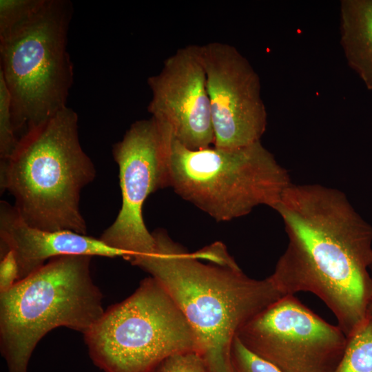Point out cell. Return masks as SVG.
<instances>
[{
	"label": "cell",
	"instance_id": "cell-1",
	"mask_svg": "<svg viewBox=\"0 0 372 372\" xmlns=\"http://www.w3.org/2000/svg\"><path fill=\"white\" fill-rule=\"evenodd\" d=\"M276 211L289 243L269 276L284 295L315 294L350 336L372 300V227L346 195L318 184H291Z\"/></svg>",
	"mask_w": 372,
	"mask_h": 372
},
{
	"label": "cell",
	"instance_id": "cell-2",
	"mask_svg": "<svg viewBox=\"0 0 372 372\" xmlns=\"http://www.w3.org/2000/svg\"><path fill=\"white\" fill-rule=\"evenodd\" d=\"M152 234L153 251L128 261L156 279L177 304L213 372H231L230 351L238 331L285 295L269 276L256 280L240 267L204 262L165 231Z\"/></svg>",
	"mask_w": 372,
	"mask_h": 372
},
{
	"label": "cell",
	"instance_id": "cell-3",
	"mask_svg": "<svg viewBox=\"0 0 372 372\" xmlns=\"http://www.w3.org/2000/svg\"><path fill=\"white\" fill-rule=\"evenodd\" d=\"M0 168L1 190L13 196L25 223L43 230L87 234L80 194L96 170L81 147L72 109L65 107L24 132Z\"/></svg>",
	"mask_w": 372,
	"mask_h": 372
},
{
	"label": "cell",
	"instance_id": "cell-4",
	"mask_svg": "<svg viewBox=\"0 0 372 372\" xmlns=\"http://www.w3.org/2000/svg\"><path fill=\"white\" fill-rule=\"evenodd\" d=\"M92 256L64 255L0 293V351L8 372H28L32 353L50 331L85 333L105 309L90 270Z\"/></svg>",
	"mask_w": 372,
	"mask_h": 372
},
{
	"label": "cell",
	"instance_id": "cell-5",
	"mask_svg": "<svg viewBox=\"0 0 372 372\" xmlns=\"http://www.w3.org/2000/svg\"><path fill=\"white\" fill-rule=\"evenodd\" d=\"M72 3L43 0L28 18L0 34V74L11 97L15 133L67 107L73 65L67 51Z\"/></svg>",
	"mask_w": 372,
	"mask_h": 372
},
{
	"label": "cell",
	"instance_id": "cell-6",
	"mask_svg": "<svg viewBox=\"0 0 372 372\" xmlns=\"http://www.w3.org/2000/svg\"><path fill=\"white\" fill-rule=\"evenodd\" d=\"M291 184L287 171L260 141L190 149L173 138L169 187L217 221L244 216L260 205L275 209Z\"/></svg>",
	"mask_w": 372,
	"mask_h": 372
},
{
	"label": "cell",
	"instance_id": "cell-7",
	"mask_svg": "<svg viewBox=\"0 0 372 372\" xmlns=\"http://www.w3.org/2000/svg\"><path fill=\"white\" fill-rule=\"evenodd\" d=\"M83 336L91 360L103 372H154L172 355L198 352L186 318L151 276L105 310Z\"/></svg>",
	"mask_w": 372,
	"mask_h": 372
},
{
	"label": "cell",
	"instance_id": "cell-8",
	"mask_svg": "<svg viewBox=\"0 0 372 372\" xmlns=\"http://www.w3.org/2000/svg\"><path fill=\"white\" fill-rule=\"evenodd\" d=\"M173 138L169 127L151 116L132 124L112 147L119 169L122 205L114 222L100 239L124 251L127 260L148 255L154 249L155 239L145 226L143 207L150 194L169 187Z\"/></svg>",
	"mask_w": 372,
	"mask_h": 372
},
{
	"label": "cell",
	"instance_id": "cell-9",
	"mask_svg": "<svg viewBox=\"0 0 372 372\" xmlns=\"http://www.w3.org/2000/svg\"><path fill=\"white\" fill-rule=\"evenodd\" d=\"M236 337L250 351L281 372H334L347 336L287 295L258 313Z\"/></svg>",
	"mask_w": 372,
	"mask_h": 372
},
{
	"label": "cell",
	"instance_id": "cell-10",
	"mask_svg": "<svg viewBox=\"0 0 372 372\" xmlns=\"http://www.w3.org/2000/svg\"><path fill=\"white\" fill-rule=\"evenodd\" d=\"M198 48L210 101L213 146L236 149L260 141L267 114L258 74L231 45L211 42Z\"/></svg>",
	"mask_w": 372,
	"mask_h": 372
},
{
	"label": "cell",
	"instance_id": "cell-11",
	"mask_svg": "<svg viewBox=\"0 0 372 372\" xmlns=\"http://www.w3.org/2000/svg\"><path fill=\"white\" fill-rule=\"evenodd\" d=\"M147 84L152 117L168 126L174 138L188 149L213 146L210 101L198 45L178 49L158 74L147 79Z\"/></svg>",
	"mask_w": 372,
	"mask_h": 372
},
{
	"label": "cell",
	"instance_id": "cell-12",
	"mask_svg": "<svg viewBox=\"0 0 372 372\" xmlns=\"http://www.w3.org/2000/svg\"><path fill=\"white\" fill-rule=\"evenodd\" d=\"M0 238L1 256L8 251L15 256L18 280L38 270L45 261L60 256L127 257L124 251L107 246L100 238L72 231H48L30 226L6 201L0 203Z\"/></svg>",
	"mask_w": 372,
	"mask_h": 372
},
{
	"label": "cell",
	"instance_id": "cell-13",
	"mask_svg": "<svg viewBox=\"0 0 372 372\" xmlns=\"http://www.w3.org/2000/svg\"><path fill=\"white\" fill-rule=\"evenodd\" d=\"M340 44L348 65L372 90V0H342Z\"/></svg>",
	"mask_w": 372,
	"mask_h": 372
},
{
	"label": "cell",
	"instance_id": "cell-14",
	"mask_svg": "<svg viewBox=\"0 0 372 372\" xmlns=\"http://www.w3.org/2000/svg\"><path fill=\"white\" fill-rule=\"evenodd\" d=\"M334 372H372V319L368 316L349 337Z\"/></svg>",
	"mask_w": 372,
	"mask_h": 372
},
{
	"label": "cell",
	"instance_id": "cell-15",
	"mask_svg": "<svg viewBox=\"0 0 372 372\" xmlns=\"http://www.w3.org/2000/svg\"><path fill=\"white\" fill-rule=\"evenodd\" d=\"M17 138L12 123L11 97L0 74V158L7 159L15 148Z\"/></svg>",
	"mask_w": 372,
	"mask_h": 372
},
{
	"label": "cell",
	"instance_id": "cell-16",
	"mask_svg": "<svg viewBox=\"0 0 372 372\" xmlns=\"http://www.w3.org/2000/svg\"><path fill=\"white\" fill-rule=\"evenodd\" d=\"M231 372H281L275 365L247 349L236 336L230 351Z\"/></svg>",
	"mask_w": 372,
	"mask_h": 372
},
{
	"label": "cell",
	"instance_id": "cell-17",
	"mask_svg": "<svg viewBox=\"0 0 372 372\" xmlns=\"http://www.w3.org/2000/svg\"><path fill=\"white\" fill-rule=\"evenodd\" d=\"M43 0H1L0 34L31 16L42 4Z\"/></svg>",
	"mask_w": 372,
	"mask_h": 372
},
{
	"label": "cell",
	"instance_id": "cell-18",
	"mask_svg": "<svg viewBox=\"0 0 372 372\" xmlns=\"http://www.w3.org/2000/svg\"><path fill=\"white\" fill-rule=\"evenodd\" d=\"M154 372H213V371L202 355L197 351H191L167 358Z\"/></svg>",
	"mask_w": 372,
	"mask_h": 372
},
{
	"label": "cell",
	"instance_id": "cell-19",
	"mask_svg": "<svg viewBox=\"0 0 372 372\" xmlns=\"http://www.w3.org/2000/svg\"><path fill=\"white\" fill-rule=\"evenodd\" d=\"M193 256L202 261L216 265L236 268L239 267L235 260L229 254L225 245L220 242H216L195 252Z\"/></svg>",
	"mask_w": 372,
	"mask_h": 372
},
{
	"label": "cell",
	"instance_id": "cell-20",
	"mask_svg": "<svg viewBox=\"0 0 372 372\" xmlns=\"http://www.w3.org/2000/svg\"><path fill=\"white\" fill-rule=\"evenodd\" d=\"M19 269L12 251L1 256L0 262V293L10 290L18 280Z\"/></svg>",
	"mask_w": 372,
	"mask_h": 372
},
{
	"label": "cell",
	"instance_id": "cell-21",
	"mask_svg": "<svg viewBox=\"0 0 372 372\" xmlns=\"http://www.w3.org/2000/svg\"><path fill=\"white\" fill-rule=\"evenodd\" d=\"M368 316L372 319V300L368 307Z\"/></svg>",
	"mask_w": 372,
	"mask_h": 372
},
{
	"label": "cell",
	"instance_id": "cell-22",
	"mask_svg": "<svg viewBox=\"0 0 372 372\" xmlns=\"http://www.w3.org/2000/svg\"><path fill=\"white\" fill-rule=\"evenodd\" d=\"M371 276H372V267H371Z\"/></svg>",
	"mask_w": 372,
	"mask_h": 372
}]
</instances>
